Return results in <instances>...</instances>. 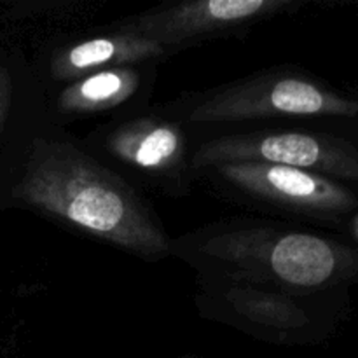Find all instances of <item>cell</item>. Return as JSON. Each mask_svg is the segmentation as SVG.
Wrapping results in <instances>:
<instances>
[{"label": "cell", "mask_w": 358, "mask_h": 358, "mask_svg": "<svg viewBox=\"0 0 358 358\" xmlns=\"http://www.w3.org/2000/svg\"><path fill=\"white\" fill-rule=\"evenodd\" d=\"M10 205L143 262L171 257L173 236L150 199L52 119L31 143Z\"/></svg>", "instance_id": "obj_1"}, {"label": "cell", "mask_w": 358, "mask_h": 358, "mask_svg": "<svg viewBox=\"0 0 358 358\" xmlns=\"http://www.w3.org/2000/svg\"><path fill=\"white\" fill-rule=\"evenodd\" d=\"M171 257L201 278L303 296L358 282V252L352 247L259 217H231L173 236Z\"/></svg>", "instance_id": "obj_2"}, {"label": "cell", "mask_w": 358, "mask_h": 358, "mask_svg": "<svg viewBox=\"0 0 358 358\" xmlns=\"http://www.w3.org/2000/svg\"><path fill=\"white\" fill-rule=\"evenodd\" d=\"M152 107L164 117L182 122L192 136L285 119L358 117V96L341 93L290 65L259 70L210 90L182 93Z\"/></svg>", "instance_id": "obj_3"}, {"label": "cell", "mask_w": 358, "mask_h": 358, "mask_svg": "<svg viewBox=\"0 0 358 358\" xmlns=\"http://www.w3.org/2000/svg\"><path fill=\"white\" fill-rule=\"evenodd\" d=\"M79 142L145 196L187 198L194 187L191 131L154 107L108 119Z\"/></svg>", "instance_id": "obj_4"}, {"label": "cell", "mask_w": 358, "mask_h": 358, "mask_svg": "<svg viewBox=\"0 0 358 358\" xmlns=\"http://www.w3.org/2000/svg\"><path fill=\"white\" fill-rule=\"evenodd\" d=\"M217 198L276 217L338 222L358 208L343 182L297 168L266 163H220L194 171Z\"/></svg>", "instance_id": "obj_5"}, {"label": "cell", "mask_w": 358, "mask_h": 358, "mask_svg": "<svg viewBox=\"0 0 358 358\" xmlns=\"http://www.w3.org/2000/svg\"><path fill=\"white\" fill-rule=\"evenodd\" d=\"M192 138V171L220 163H266L311 171L338 182H358V147L334 133L259 124Z\"/></svg>", "instance_id": "obj_6"}, {"label": "cell", "mask_w": 358, "mask_h": 358, "mask_svg": "<svg viewBox=\"0 0 358 358\" xmlns=\"http://www.w3.org/2000/svg\"><path fill=\"white\" fill-rule=\"evenodd\" d=\"M322 296L196 276L194 304L205 320L236 329L259 341L303 345L317 341L327 329L317 306Z\"/></svg>", "instance_id": "obj_7"}, {"label": "cell", "mask_w": 358, "mask_h": 358, "mask_svg": "<svg viewBox=\"0 0 358 358\" xmlns=\"http://www.w3.org/2000/svg\"><path fill=\"white\" fill-rule=\"evenodd\" d=\"M301 7L299 0H189L163 3L115 27L154 41L175 56L192 45L245 37L255 24Z\"/></svg>", "instance_id": "obj_8"}, {"label": "cell", "mask_w": 358, "mask_h": 358, "mask_svg": "<svg viewBox=\"0 0 358 358\" xmlns=\"http://www.w3.org/2000/svg\"><path fill=\"white\" fill-rule=\"evenodd\" d=\"M161 63L117 66L45 90L49 115L56 124L93 117L117 119L150 108ZM107 119V121H108Z\"/></svg>", "instance_id": "obj_9"}, {"label": "cell", "mask_w": 358, "mask_h": 358, "mask_svg": "<svg viewBox=\"0 0 358 358\" xmlns=\"http://www.w3.org/2000/svg\"><path fill=\"white\" fill-rule=\"evenodd\" d=\"M168 58H171L170 52L154 41L114 28L108 34L79 38L55 48L45 56V66L38 77L45 90H51L103 70L163 63Z\"/></svg>", "instance_id": "obj_10"}, {"label": "cell", "mask_w": 358, "mask_h": 358, "mask_svg": "<svg viewBox=\"0 0 358 358\" xmlns=\"http://www.w3.org/2000/svg\"><path fill=\"white\" fill-rule=\"evenodd\" d=\"M49 121L48 93L38 72L10 58L0 62V150L28 149Z\"/></svg>", "instance_id": "obj_11"}, {"label": "cell", "mask_w": 358, "mask_h": 358, "mask_svg": "<svg viewBox=\"0 0 358 358\" xmlns=\"http://www.w3.org/2000/svg\"><path fill=\"white\" fill-rule=\"evenodd\" d=\"M352 233L353 236H355V240L358 241V213L355 217H353V222H352Z\"/></svg>", "instance_id": "obj_12"}, {"label": "cell", "mask_w": 358, "mask_h": 358, "mask_svg": "<svg viewBox=\"0 0 358 358\" xmlns=\"http://www.w3.org/2000/svg\"><path fill=\"white\" fill-rule=\"evenodd\" d=\"M185 358H194V357H185Z\"/></svg>", "instance_id": "obj_13"}]
</instances>
